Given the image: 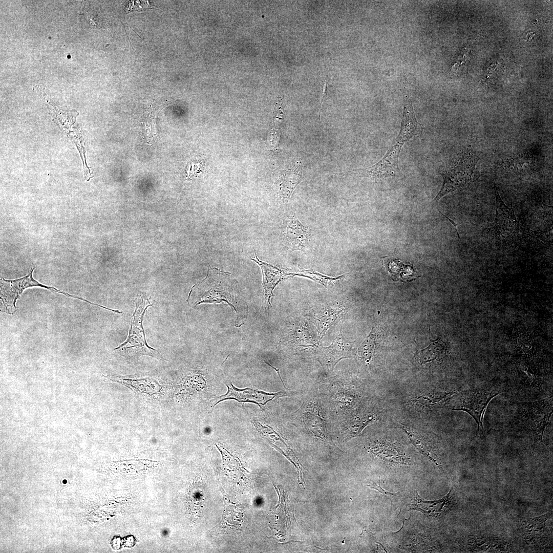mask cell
I'll return each instance as SVG.
<instances>
[{"label": "cell", "instance_id": "cell-1", "mask_svg": "<svg viewBox=\"0 0 553 553\" xmlns=\"http://www.w3.org/2000/svg\"><path fill=\"white\" fill-rule=\"evenodd\" d=\"M186 301L190 306L202 303H225L236 312L237 327L243 324L248 313V306L230 273L210 265L208 266L206 278L191 288Z\"/></svg>", "mask_w": 553, "mask_h": 553}, {"label": "cell", "instance_id": "cell-2", "mask_svg": "<svg viewBox=\"0 0 553 553\" xmlns=\"http://www.w3.org/2000/svg\"><path fill=\"white\" fill-rule=\"evenodd\" d=\"M422 130L418 122L410 99L403 100V112L400 132L395 142L391 145L386 155L373 165L354 172L375 180L391 177H401L403 174L398 166V159L401 148L405 142L417 135Z\"/></svg>", "mask_w": 553, "mask_h": 553}, {"label": "cell", "instance_id": "cell-3", "mask_svg": "<svg viewBox=\"0 0 553 553\" xmlns=\"http://www.w3.org/2000/svg\"><path fill=\"white\" fill-rule=\"evenodd\" d=\"M135 309L131 321L126 339L114 350L126 359L134 361L141 356H148L159 359H164L156 349L149 346L146 342L143 327V318L147 308L153 306L150 298L144 292L138 294L134 301Z\"/></svg>", "mask_w": 553, "mask_h": 553}, {"label": "cell", "instance_id": "cell-4", "mask_svg": "<svg viewBox=\"0 0 553 553\" xmlns=\"http://www.w3.org/2000/svg\"><path fill=\"white\" fill-rule=\"evenodd\" d=\"M514 418L533 436L534 443L544 446L545 429L552 413V396L533 401L514 403Z\"/></svg>", "mask_w": 553, "mask_h": 553}, {"label": "cell", "instance_id": "cell-5", "mask_svg": "<svg viewBox=\"0 0 553 553\" xmlns=\"http://www.w3.org/2000/svg\"><path fill=\"white\" fill-rule=\"evenodd\" d=\"M502 392V389L495 385H483L456 392L452 410L467 413L475 420L478 431L483 432L485 409L490 401Z\"/></svg>", "mask_w": 553, "mask_h": 553}, {"label": "cell", "instance_id": "cell-6", "mask_svg": "<svg viewBox=\"0 0 553 553\" xmlns=\"http://www.w3.org/2000/svg\"><path fill=\"white\" fill-rule=\"evenodd\" d=\"M34 269L35 267L32 266L28 274L19 279L15 280H6L4 278L1 279V299L7 313L14 314L16 311L15 306L16 301L24 290L29 287L35 286L46 288L69 297L84 301L90 304L103 308V306L92 303L82 297L69 294L54 287L46 286L39 283L33 277Z\"/></svg>", "mask_w": 553, "mask_h": 553}, {"label": "cell", "instance_id": "cell-7", "mask_svg": "<svg viewBox=\"0 0 553 553\" xmlns=\"http://www.w3.org/2000/svg\"><path fill=\"white\" fill-rule=\"evenodd\" d=\"M478 159L477 156L473 153H465L456 162L449 165L440 173L443 178V182L440 190L434 199L437 203L444 196L461 189L470 183Z\"/></svg>", "mask_w": 553, "mask_h": 553}, {"label": "cell", "instance_id": "cell-8", "mask_svg": "<svg viewBox=\"0 0 553 553\" xmlns=\"http://www.w3.org/2000/svg\"><path fill=\"white\" fill-rule=\"evenodd\" d=\"M339 334L328 347L321 346L317 350L316 360L328 371L332 372L342 359L350 358L354 355V343L343 336L341 326Z\"/></svg>", "mask_w": 553, "mask_h": 553}, {"label": "cell", "instance_id": "cell-9", "mask_svg": "<svg viewBox=\"0 0 553 553\" xmlns=\"http://www.w3.org/2000/svg\"><path fill=\"white\" fill-rule=\"evenodd\" d=\"M495 195L496 201L495 219L487 229L489 235L495 237H506L517 233L519 223L517 220L512 207H509L504 203L495 185Z\"/></svg>", "mask_w": 553, "mask_h": 553}, {"label": "cell", "instance_id": "cell-10", "mask_svg": "<svg viewBox=\"0 0 553 553\" xmlns=\"http://www.w3.org/2000/svg\"><path fill=\"white\" fill-rule=\"evenodd\" d=\"M550 512L535 517L523 519L519 524V531L525 542L531 545H544L550 535L548 523Z\"/></svg>", "mask_w": 553, "mask_h": 553}, {"label": "cell", "instance_id": "cell-11", "mask_svg": "<svg viewBox=\"0 0 553 553\" xmlns=\"http://www.w3.org/2000/svg\"><path fill=\"white\" fill-rule=\"evenodd\" d=\"M226 386L228 388L227 393L219 397V401L216 403L214 406L223 400L234 399L240 402L256 403L262 409L261 405H265L275 397H282L286 395L284 391L277 393H268L249 388L240 389L236 388L232 384H231V387H229L228 385H226Z\"/></svg>", "mask_w": 553, "mask_h": 553}, {"label": "cell", "instance_id": "cell-12", "mask_svg": "<svg viewBox=\"0 0 553 553\" xmlns=\"http://www.w3.org/2000/svg\"><path fill=\"white\" fill-rule=\"evenodd\" d=\"M251 260L257 263L261 269L265 301L271 305L270 300L273 295V290L275 286L283 279L293 276L292 271L262 261L259 259L256 254L255 257L251 258Z\"/></svg>", "mask_w": 553, "mask_h": 553}, {"label": "cell", "instance_id": "cell-13", "mask_svg": "<svg viewBox=\"0 0 553 553\" xmlns=\"http://www.w3.org/2000/svg\"><path fill=\"white\" fill-rule=\"evenodd\" d=\"M312 230L303 225L295 214L291 216L284 233L286 243L291 251H304L309 246Z\"/></svg>", "mask_w": 553, "mask_h": 553}, {"label": "cell", "instance_id": "cell-14", "mask_svg": "<svg viewBox=\"0 0 553 553\" xmlns=\"http://www.w3.org/2000/svg\"><path fill=\"white\" fill-rule=\"evenodd\" d=\"M303 162L296 161L280 177L276 184V194L280 199L287 202L296 186L302 180Z\"/></svg>", "mask_w": 553, "mask_h": 553}, {"label": "cell", "instance_id": "cell-15", "mask_svg": "<svg viewBox=\"0 0 553 553\" xmlns=\"http://www.w3.org/2000/svg\"><path fill=\"white\" fill-rule=\"evenodd\" d=\"M102 378L104 380L125 385L137 392L153 394L157 393L160 389L159 384L154 379L150 377H139L135 375L129 376L102 375Z\"/></svg>", "mask_w": 553, "mask_h": 553}, {"label": "cell", "instance_id": "cell-16", "mask_svg": "<svg viewBox=\"0 0 553 553\" xmlns=\"http://www.w3.org/2000/svg\"><path fill=\"white\" fill-rule=\"evenodd\" d=\"M345 311L343 306L336 304L324 309L316 314L314 321L318 331L317 343L327 330L344 314Z\"/></svg>", "mask_w": 553, "mask_h": 553}, {"label": "cell", "instance_id": "cell-17", "mask_svg": "<svg viewBox=\"0 0 553 553\" xmlns=\"http://www.w3.org/2000/svg\"><path fill=\"white\" fill-rule=\"evenodd\" d=\"M467 546L470 550L478 552L506 551L509 546L506 542L498 539L475 537L469 538Z\"/></svg>", "mask_w": 553, "mask_h": 553}, {"label": "cell", "instance_id": "cell-18", "mask_svg": "<svg viewBox=\"0 0 553 553\" xmlns=\"http://www.w3.org/2000/svg\"><path fill=\"white\" fill-rule=\"evenodd\" d=\"M455 393L437 391L420 395L416 398L415 401L428 407H441L449 402Z\"/></svg>", "mask_w": 553, "mask_h": 553}, {"label": "cell", "instance_id": "cell-19", "mask_svg": "<svg viewBox=\"0 0 553 553\" xmlns=\"http://www.w3.org/2000/svg\"><path fill=\"white\" fill-rule=\"evenodd\" d=\"M377 333L373 327L368 336L361 344L357 350V354L359 358L366 363L371 361L376 347Z\"/></svg>", "mask_w": 553, "mask_h": 553}, {"label": "cell", "instance_id": "cell-20", "mask_svg": "<svg viewBox=\"0 0 553 553\" xmlns=\"http://www.w3.org/2000/svg\"><path fill=\"white\" fill-rule=\"evenodd\" d=\"M443 350L440 348L439 341H436L426 348L418 351L415 355L418 361L422 364L431 362L437 358L441 354Z\"/></svg>", "mask_w": 553, "mask_h": 553}, {"label": "cell", "instance_id": "cell-21", "mask_svg": "<svg viewBox=\"0 0 553 553\" xmlns=\"http://www.w3.org/2000/svg\"><path fill=\"white\" fill-rule=\"evenodd\" d=\"M292 272L293 276L299 275L310 278L316 282L322 284L327 288L331 287L337 280L344 276V275H342L337 277L332 278L323 275L313 270L307 269H299Z\"/></svg>", "mask_w": 553, "mask_h": 553}, {"label": "cell", "instance_id": "cell-22", "mask_svg": "<svg viewBox=\"0 0 553 553\" xmlns=\"http://www.w3.org/2000/svg\"><path fill=\"white\" fill-rule=\"evenodd\" d=\"M401 428L407 434L410 440L414 445L420 452L428 457L437 464L436 459L433 457L432 453H431V451L423 441V439H422L416 432H414L413 430L409 427L401 424Z\"/></svg>", "mask_w": 553, "mask_h": 553}, {"label": "cell", "instance_id": "cell-23", "mask_svg": "<svg viewBox=\"0 0 553 553\" xmlns=\"http://www.w3.org/2000/svg\"><path fill=\"white\" fill-rule=\"evenodd\" d=\"M238 507L235 506L228 505L225 503L224 506V513L223 516V519L224 523H227L229 524L234 525V522L235 525L238 524L239 522L240 521L238 520V516L237 512Z\"/></svg>", "mask_w": 553, "mask_h": 553}, {"label": "cell", "instance_id": "cell-24", "mask_svg": "<svg viewBox=\"0 0 553 553\" xmlns=\"http://www.w3.org/2000/svg\"><path fill=\"white\" fill-rule=\"evenodd\" d=\"M130 5L129 6V11L136 10L138 9L140 10L145 9L148 8H151V4L148 1H133L130 2Z\"/></svg>", "mask_w": 553, "mask_h": 553}, {"label": "cell", "instance_id": "cell-25", "mask_svg": "<svg viewBox=\"0 0 553 553\" xmlns=\"http://www.w3.org/2000/svg\"><path fill=\"white\" fill-rule=\"evenodd\" d=\"M367 486H369L370 487H371L372 488H374V489L377 490L378 491H379L381 494H385L386 495L391 496L394 495L395 494H396V493H391L390 492H388V491L384 490V488H382L380 486L379 484H377L375 483L374 482H373L372 480H371L369 482V484H368Z\"/></svg>", "mask_w": 553, "mask_h": 553}, {"label": "cell", "instance_id": "cell-26", "mask_svg": "<svg viewBox=\"0 0 553 553\" xmlns=\"http://www.w3.org/2000/svg\"><path fill=\"white\" fill-rule=\"evenodd\" d=\"M439 211V212H440V213L441 214H442V215H443V216H444V217H445V218H446L447 219H448V220H449V221H450V222H451V223H452V224H453V225H454V227H455V228L456 231V232H457V235H458V237L459 239H460V236H459V233H458V231H457V224H456V223H455V222H454V221H453L452 220L450 219L449 218H448V217H446V216H445L444 215L442 214V213H441V212H440V211Z\"/></svg>", "mask_w": 553, "mask_h": 553}]
</instances>
